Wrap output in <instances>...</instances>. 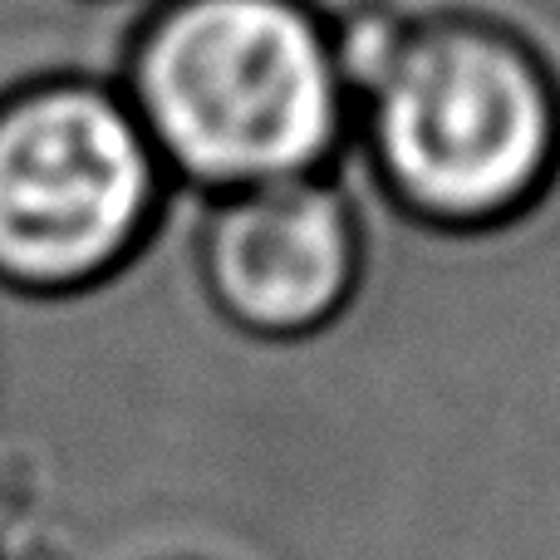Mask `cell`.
Returning <instances> with one entry per match:
<instances>
[{
	"instance_id": "1",
	"label": "cell",
	"mask_w": 560,
	"mask_h": 560,
	"mask_svg": "<svg viewBox=\"0 0 560 560\" xmlns=\"http://www.w3.org/2000/svg\"><path fill=\"white\" fill-rule=\"evenodd\" d=\"M349 89V133L408 217L492 226L541 197L560 163L551 69L512 25L472 10L325 20Z\"/></svg>"
},
{
	"instance_id": "2",
	"label": "cell",
	"mask_w": 560,
	"mask_h": 560,
	"mask_svg": "<svg viewBox=\"0 0 560 560\" xmlns=\"http://www.w3.org/2000/svg\"><path fill=\"white\" fill-rule=\"evenodd\" d=\"M118 94L158 163L207 192L329 173L349 143V89L305 0H163Z\"/></svg>"
},
{
	"instance_id": "3",
	"label": "cell",
	"mask_w": 560,
	"mask_h": 560,
	"mask_svg": "<svg viewBox=\"0 0 560 560\" xmlns=\"http://www.w3.org/2000/svg\"><path fill=\"white\" fill-rule=\"evenodd\" d=\"M158 163L128 98L49 79L0 104V280L39 295L108 276L158 212Z\"/></svg>"
},
{
	"instance_id": "4",
	"label": "cell",
	"mask_w": 560,
	"mask_h": 560,
	"mask_svg": "<svg viewBox=\"0 0 560 560\" xmlns=\"http://www.w3.org/2000/svg\"><path fill=\"white\" fill-rule=\"evenodd\" d=\"M202 276L222 315L256 339L329 325L359 280V222L335 173L207 192Z\"/></svg>"
}]
</instances>
